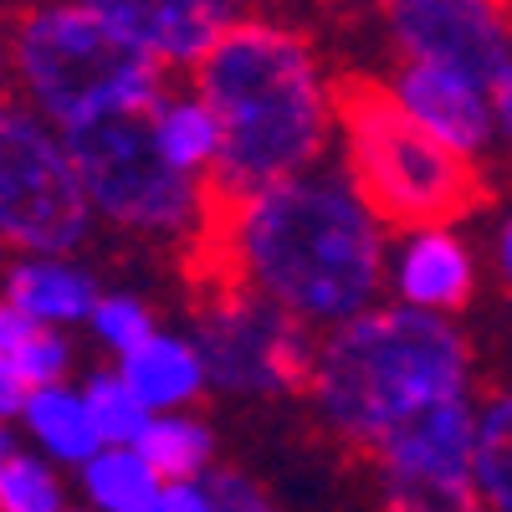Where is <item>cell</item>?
Instances as JSON below:
<instances>
[{
  "mask_svg": "<svg viewBox=\"0 0 512 512\" xmlns=\"http://www.w3.org/2000/svg\"><path fill=\"white\" fill-rule=\"evenodd\" d=\"M236 292L287 323L344 328L384 287V236L344 169H308L226 210Z\"/></svg>",
  "mask_w": 512,
  "mask_h": 512,
  "instance_id": "obj_1",
  "label": "cell"
},
{
  "mask_svg": "<svg viewBox=\"0 0 512 512\" xmlns=\"http://www.w3.org/2000/svg\"><path fill=\"white\" fill-rule=\"evenodd\" d=\"M200 103L221 128L216 200L231 210L318 169L333 139V103L313 47L297 31L236 21L200 62Z\"/></svg>",
  "mask_w": 512,
  "mask_h": 512,
  "instance_id": "obj_2",
  "label": "cell"
},
{
  "mask_svg": "<svg viewBox=\"0 0 512 512\" xmlns=\"http://www.w3.org/2000/svg\"><path fill=\"white\" fill-rule=\"evenodd\" d=\"M472 359L451 318L369 308L333 328L313 354V395L333 431L379 446L400 425L466 400Z\"/></svg>",
  "mask_w": 512,
  "mask_h": 512,
  "instance_id": "obj_3",
  "label": "cell"
},
{
  "mask_svg": "<svg viewBox=\"0 0 512 512\" xmlns=\"http://www.w3.org/2000/svg\"><path fill=\"white\" fill-rule=\"evenodd\" d=\"M328 103L349 144L344 175L374 221L425 231V226H451L477 205L482 195L477 169L441 149L431 134H420L395 108V98L384 93V82L344 77L328 93Z\"/></svg>",
  "mask_w": 512,
  "mask_h": 512,
  "instance_id": "obj_4",
  "label": "cell"
},
{
  "mask_svg": "<svg viewBox=\"0 0 512 512\" xmlns=\"http://www.w3.org/2000/svg\"><path fill=\"white\" fill-rule=\"evenodd\" d=\"M6 57L31 98V113L62 139L108 118H149V108L164 98V72L118 52L88 6L21 11Z\"/></svg>",
  "mask_w": 512,
  "mask_h": 512,
  "instance_id": "obj_5",
  "label": "cell"
},
{
  "mask_svg": "<svg viewBox=\"0 0 512 512\" xmlns=\"http://www.w3.org/2000/svg\"><path fill=\"white\" fill-rule=\"evenodd\" d=\"M93 210L52 123L0 103V241L26 256H67L88 241Z\"/></svg>",
  "mask_w": 512,
  "mask_h": 512,
  "instance_id": "obj_6",
  "label": "cell"
},
{
  "mask_svg": "<svg viewBox=\"0 0 512 512\" xmlns=\"http://www.w3.org/2000/svg\"><path fill=\"white\" fill-rule=\"evenodd\" d=\"M88 210L144 236H180L200 221L205 185L175 175L149 144L144 118H108L62 139Z\"/></svg>",
  "mask_w": 512,
  "mask_h": 512,
  "instance_id": "obj_7",
  "label": "cell"
},
{
  "mask_svg": "<svg viewBox=\"0 0 512 512\" xmlns=\"http://www.w3.org/2000/svg\"><path fill=\"white\" fill-rule=\"evenodd\" d=\"M195 354L205 384H221L231 395H277L303 379L313 359L303 328L246 292H231L221 308L205 313Z\"/></svg>",
  "mask_w": 512,
  "mask_h": 512,
  "instance_id": "obj_8",
  "label": "cell"
},
{
  "mask_svg": "<svg viewBox=\"0 0 512 512\" xmlns=\"http://www.w3.org/2000/svg\"><path fill=\"white\" fill-rule=\"evenodd\" d=\"M400 62H425L472 77L492 93L497 118L512 108V57H507V16L482 0H405L390 11Z\"/></svg>",
  "mask_w": 512,
  "mask_h": 512,
  "instance_id": "obj_9",
  "label": "cell"
},
{
  "mask_svg": "<svg viewBox=\"0 0 512 512\" xmlns=\"http://www.w3.org/2000/svg\"><path fill=\"white\" fill-rule=\"evenodd\" d=\"M98 31L118 52L149 67H200L205 52L231 31L241 16L216 0H98L88 6Z\"/></svg>",
  "mask_w": 512,
  "mask_h": 512,
  "instance_id": "obj_10",
  "label": "cell"
},
{
  "mask_svg": "<svg viewBox=\"0 0 512 512\" xmlns=\"http://www.w3.org/2000/svg\"><path fill=\"white\" fill-rule=\"evenodd\" d=\"M395 108L420 128V134H431L441 149H451L456 159L477 164L497 134H502V118H497V103L487 88H477L472 77L461 72H446V67H425V62H400L390 88Z\"/></svg>",
  "mask_w": 512,
  "mask_h": 512,
  "instance_id": "obj_11",
  "label": "cell"
},
{
  "mask_svg": "<svg viewBox=\"0 0 512 512\" xmlns=\"http://www.w3.org/2000/svg\"><path fill=\"white\" fill-rule=\"evenodd\" d=\"M374 451L395 497H466L477 456L472 405L456 400L441 410H425L420 420L400 425L395 436H384Z\"/></svg>",
  "mask_w": 512,
  "mask_h": 512,
  "instance_id": "obj_12",
  "label": "cell"
},
{
  "mask_svg": "<svg viewBox=\"0 0 512 512\" xmlns=\"http://www.w3.org/2000/svg\"><path fill=\"white\" fill-rule=\"evenodd\" d=\"M390 287L400 292V308L446 318V313L472 303L477 262H472V251H466V241L451 226L405 231L395 256H390Z\"/></svg>",
  "mask_w": 512,
  "mask_h": 512,
  "instance_id": "obj_13",
  "label": "cell"
},
{
  "mask_svg": "<svg viewBox=\"0 0 512 512\" xmlns=\"http://www.w3.org/2000/svg\"><path fill=\"white\" fill-rule=\"evenodd\" d=\"M93 303H98L93 272L67 262V256H21L6 272V308H16L36 328L88 323Z\"/></svg>",
  "mask_w": 512,
  "mask_h": 512,
  "instance_id": "obj_14",
  "label": "cell"
},
{
  "mask_svg": "<svg viewBox=\"0 0 512 512\" xmlns=\"http://www.w3.org/2000/svg\"><path fill=\"white\" fill-rule=\"evenodd\" d=\"M113 374L144 415H180L205 390V369H200L195 344H185L175 333H154L149 344L123 354Z\"/></svg>",
  "mask_w": 512,
  "mask_h": 512,
  "instance_id": "obj_15",
  "label": "cell"
},
{
  "mask_svg": "<svg viewBox=\"0 0 512 512\" xmlns=\"http://www.w3.org/2000/svg\"><path fill=\"white\" fill-rule=\"evenodd\" d=\"M149 144L154 154L175 169L185 180H200L205 169H216V154H221V128L210 118V108L200 103V93H164L149 118Z\"/></svg>",
  "mask_w": 512,
  "mask_h": 512,
  "instance_id": "obj_16",
  "label": "cell"
},
{
  "mask_svg": "<svg viewBox=\"0 0 512 512\" xmlns=\"http://www.w3.org/2000/svg\"><path fill=\"white\" fill-rule=\"evenodd\" d=\"M21 420L41 451V461H62V466H88L103 446L88 425V410H82V395L72 384H47V390H26L21 400Z\"/></svg>",
  "mask_w": 512,
  "mask_h": 512,
  "instance_id": "obj_17",
  "label": "cell"
},
{
  "mask_svg": "<svg viewBox=\"0 0 512 512\" xmlns=\"http://www.w3.org/2000/svg\"><path fill=\"white\" fill-rule=\"evenodd\" d=\"M128 451H134L164 487H175V482H195L205 472V461H210V431H205L200 420H190V415H149L139 441L128 446Z\"/></svg>",
  "mask_w": 512,
  "mask_h": 512,
  "instance_id": "obj_18",
  "label": "cell"
},
{
  "mask_svg": "<svg viewBox=\"0 0 512 512\" xmlns=\"http://www.w3.org/2000/svg\"><path fill=\"white\" fill-rule=\"evenodd\" d=\"M82 487H88L98 512H159L164 482L134 451H98L82 466Z\"/></svg>",
  "mask_w": 512,
  "mask_h": 512,
  "instance_id": "obj_19",
  "label": "cell"
},
{
  "mask_svg": "<svg viewBox=\"0 0 512 512\" xmlns=\"http://www.w3.org/2000/svg\"><path fill=\"white\" fill-rule=\"evenodd\" d=\"M82 410H88V425H93V436H98V446L103 451H128L139 441V431H144V410L134 405V395L118 384V374L113 369H98V374H88V384H82Z\"/></svg>",
  "mask_w": 512,
  "mask_h": 512,
  "instance_id": "obj_20",
  "label": "cell"
},
{
  "mask_svg": "<svg viewBox=\"0 0 512 512\" xmlns=\"http://www.w3.org/2000/svg\"><path fill=\"white\" fill-rule=\"evenodd\" d=\"M0 512H67L57 472L26 451L0 461Z\"/></svg>",
  "mask_w": 512,
  "mask_h": 512,
  "instance_id": "obj_21",
  "label": "cell"
},
{
  "mask_svg": "<svg viewBox=\"0 0 512 512\" xmlns=\"http://www.w3.org/2000/svg\"><path fill=\"white\" fill-rule=\"evenodd\" d=\"M88 323H93V333L103 338V349H113L118 359H123V354H134L139 344H149V338L159 333L149 303H139V297H128V292L98 297L93 313H88Z\"/></svg>",
  "mask_w": 512,
  "mask_h": 512,
  "instance_id": "obj_22",
  "label": "cell"
},
{
  "mask_svg": "<svg viewBox=\"0 0 512 512\" xmlns=\"http://www.w3.org/2000/svg\"><path fill=\"white\" fill-rule=\"evenodd\" d=\"M72 369V349L57 328H36L21 354L11 359V374L21 379V390H47V384H62Z\"/></svg>",
  "mask_w": 512,
  "mask_h": 512,
  "instance_id": "obj_23",
  "label": "cell"
},
{
  "mask_svg": "<svg viewBox=\"0 0 512 512\" xmlns=\"http://www.w3.org/2000/svg\"><path fill=\"white\" fill-rule=\"evenodd\" d=\"M466 497H482L492 502V512H507L512 507V456L507 446H477L472 456V487H466Z\"/></svg>",
  "mask_w": 512,
  "mask_h": 512,
  "instance_id": "obj_24",
  "label": "cell"
},
{
  "mask_svg": "<svg viewBox=\"0 0 512 512\" xmlns=\"http://www.w3.org/2000/svg\"><path fill=\"white\" fill-rule=\"evenodd\" d=\"M205 487V497L216 502V512H272V502L256 492L246 477H236V472H216L210 482H200Z\"/></svg>",
  "mask_w": 512,
  "mask_h": 512,
  "instance_id": "obj_25",
  "label": "cell"
},
{
  "mask_svg": "<svg viewBox=\"0 0 512 512\" xmlns=\"http://www.w3.org/2000/svg\"><path fill=\"white\" fill-rule=\"evenodd\" d=\"M31 333H36V323H26L16 308H6V303H0V364L11 369V359L21 354V344H26Z\"/></svg>",
  "mask_w": 512,
  "mask_h": 512,
  "instance_id": "obj_26",
  "label": "cell"
},
{
  "mask_svg": "<svg viewBox=\"0 0 512 512\" xmlns=\"http://www.w3.org/2000/svg\"><path fill=\"white\" fill-rule=\"evenodd\" d=\"M159 512H216V502L205 497L200 482H175V487H164Z\"/></svg>",
  "mask_w": 512,
  "mask_h": 512,
  "instance_id": "obj_27",
  "label": "cell"
},
{
  "mask_svg": "<svg viewBox=\"0 0 512 512\" xmlns=\"http://www.w3.org/2000/svg\"><path fill=\"white\" fill-rule=\"evenodd\" d=\"M395 512H482L472 497H395Z\"/></svg>",
  "mask_w": 512,
  "mask_h": 512,
  "instance_id": "obj_28",
  "label": "cell"
},
{
  "mask_svg": "<svg viewBox=\"0 0 512 512\" xmlns=\"http://www.w3.org/2000/svg\"><path fill=\"white\" fill-rule=\"evenodd\" d=\"M21 400H26V390H21V379L0 364V425H6L11 415H21Z\"/></svg>",
  "mask_w": 512,
  "mask_h": 512,
  "instance_id": "obj_29",
  "label": "cell"
},
{
  "mask_svg": "<svg viewBox=\"0 0 512 512\" xmlns=\"http://www.w3.org/2000/svg\"><path fill=\"white\" fill-rule=\"evenodd\" d=\"M497 267H502V272L512 267V231H507V226L497 231Z\"/></svg>",
  "mask_w": 512,
  "mask_h": 512,
  "instance_id": "obj_30",
  "label": "cell"
},
{
  "mask_svg": "<svg viewBox=\"0 0 512 512\" xmlns=\"http://www.w3.org/2000/svg\"><path fill=\"white\" fill-rule=\"evenodd\" d=\"M6 82H11V57H6V41H0V103H6Z\"/></svg>",
  "mask_w": 512,
  "mask_h": 512,
  "instance_id": "obj_31",
  "label": "cell"
},
{
  "mask_svg": "<svg viewBox=\"0 0 512 512\" xmlns=\"http://www.w3.org/2000/svg\"><path fill=\"white\" fill-rule=\"evenodd\" d=\"M16 456V436H11V425H0V461H11Z\"/></svg>",
  "mask_w": 512,
  "mask_h": 512,
  "instance_id": "obj_32",
  "label": "cell"
}]
</instances>
